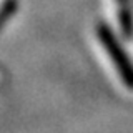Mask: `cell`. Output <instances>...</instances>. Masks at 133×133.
<instances>
[{"label":"cell","mask_w":133,"mask_h":133,"mask_svg":"<svg viewBox=\"0 0 133 133\" xmlns=\"http://www.w3.org/2000/svg\"><path fill=\"white\" fill-rule=\"evenodd\" d=\"M97 38L102 45L103 52L110 58V63L113 65V70L118 75L120 82L127 90H133V63L128 58L125 48L118 42L116 35L113 33L107 23H98L97 25Z\"/></svg>","instance_id":"obj_1"},{"label":"cell","mask_w":133,"mask_h":133,"mask_svg":"<svg viewBox=\"0 0 133 133\" xmlns=\"http://www.w3.org/2000/svg\"><path fill=\"white\" fill-rule=\"evenodd\" d=\"M115 12L123 38L130 40L133 37V10L130 0H115Z\"/></svg>","instance_id":"obj_2"},{"label":"cell","mask_w":133,"mask_h":133,"mask_svg":"<svg viewBox=\"0 0 133 133\" xmlns=\"http://www.w3.org/2000/svg\"><path fill=\"white\" fill-rule=\"evenodd\" d=\"M17 8H18V0H3V3L0 5V32L3 25L15 15Z\"/></svg>","instance_id":"obj_3"}]
</instances>
